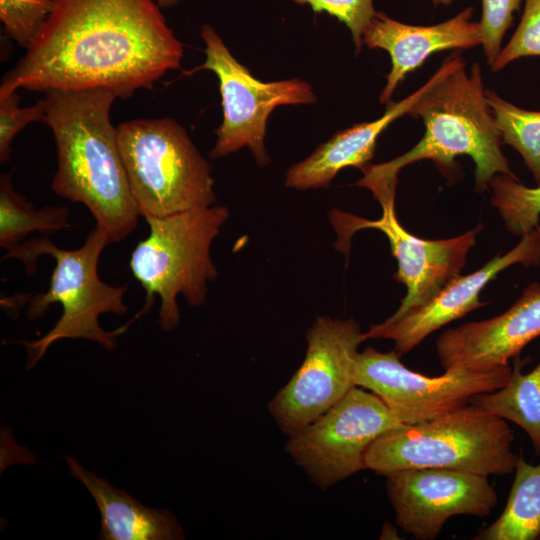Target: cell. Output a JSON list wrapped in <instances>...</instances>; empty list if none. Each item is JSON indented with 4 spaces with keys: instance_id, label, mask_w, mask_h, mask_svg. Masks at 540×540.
<instances>
[{
    "instance_id": "1",
    "label": "cell",
    "mask_w": 540,
    "mask_h": 540,
    "mask_svg": "<svg viewBox=\"0 0 540 540\" xmlns=\"http://www.w3.org/2000/svg\"><path fill=\"white\" fill-rule=\"evenodd\" d=\"M182 57L155 0H53L33 45L3 76L0 95L103 88L126 100L153 89Z\"/></svg>"
},
{
    "instance_id": "2",
    "label": "cell",
    "mask_w": 540,
    "mask_h": 540,
    "mask_svg": "<svg viewBox=\"0 0 540 540\" xmlns=\"http://www.w3.org/2000/svg\"><path fill=\"white\" fill-rule=\"evenodd\" d=\"M45 116L57 149L52 190L84 204L110 243L126 239L140 216L121 157L110 111L117 98L103 88L44 93Z\"/></svg>"
},
{
    "instance_id": "3",
    "label": "cell",
    "mask_w": 540,
    "mask_h": 540,
    "mask_svg": "<svg viewBox=\"0 0 540 540\" xmlns=\"http://www.w3.org/2000/svg\"><path fill=\"white\" fill-rule=\"evenodd\" d=\"M427 82L426 90L408 112L423 120V138L389 162L362 166L363 177L356 185L373 194L395 191L397 175L404 166L429 159L448 168L459 155L473 159L477 191H483L497 174L517 178L501 151L502 139L486 100L480 66L474 63L468 74L461 55L453 53Z\"/></svg>"
},
{
    "instance_id": "4",
    "label": "cell",
    "mask_w": 540,
    "mask_h": 540,
    "mask_svg": "<svg viewBox=\"0 0 540 540\" xmlns=\"http://www.w3.org/2000/svg\"><path fill=\"white\" fill-rule=\"evenodd\" d=\"M109 243L106 232L96 225L78 249H60L48 236H44L8 248L7 254L1 258V261L19 259L28 276L37 271L36 264L40 256L50 255L56 261L48 290L30 299L26 316L31 321L38 320L51 304L59 303L62 306L59 320L41 338L30 342H15L26 348L28 370L58 340L85 339L99 344L107 351L116 348L117 336L123 334L131 323L113 331H106L99 324L102 314L124 315L128 312L124 302L127 285L113 286L98 276V261Z\"/></svg>"
},
{
    "instance_id": "5",
    "label": "cell",
    "mask_w": 540,
    "mask_h": 540,
    "mask_svg": "<svg viewBox=\"0 0 540 540\" xmlns=\"http://www.w3.org/2000/svg\"><path fill=\"white\" fill-rule=\"evenodd\" d=\"M513 441L505 419L469 403L436 419L385 432L368 449L365 468L383 476L419 468L508 475L519 457Z\"/></svg>"
},
{
    "instance_id": "6",
    "label": "cell",
    "mask_w": 540,
    "mask_h": 540,
    "mask_svg": "<svg viewBox=\"0 0 540 540\" xmlns=\"http://www.w3.org/2000/svg\"><path fill=\"white\" fill-rule=\"evenodd\" d=\"M228 217V209L220 205L144 217L149 234L138 242L129 260L134 278L146 291L145 304L136 318L151 309L154 295H158V323L170 332L180 323L179 294L191 306L205 303L207 285L217 277L210 247Z\"/></svg>"
},
{
    "instance_id": "7",
    "label": "cell",
    "mask_w": 540,
    "mask_h": 540,
    "mask_svg": "<svg viewBox=\"0 0 540 540\" xmlns=\"http://www.w3.org/2000/svg\"><path fill=\"white\" fill-rule=\"evenodd\" d=\"M116 130L140 216H167L215 203L211 167L174 119H136Z\"/></svg>"
},
{
    "instance_id": "8",
    "label": "cell",
    "mask_w": 540,
    "mask_h": 540,
    "mask_svg": "<svg viewBox=\"0 0 540 540\" xmlns=\"http://www.w3.org/2000/svg\"><path fill=\"white\" fill-rule=\"evenodd\" d=\"M373 392L353 387L341 400L296 433L285 451L320 489L360 472L365 455L385 432L401 426Z\"/></svg>"
},
{
    "instance_id": "9",
    "label": "cell",
    "mask_w": 540,
    "mask_h": 540,
    "mask_svg": "<svg viewBox=\"0 0 540 540\" xmlns=\"http://www.w3.org/2000/svg\"><path fill=\"white\" fill-rule=\"evenodd\" d=\"M201 38L205 62L187 74L210 70L219 80L223 120L210 157L217 159L248 147L260 166L267 165L264 137L269 115L279 105L314 103L311 85L297 78L262 82L234 58L212 26H202Z\"/></svg>"
},
{
    "instance_id": "10",
    "label": "cell",
    "mask_w": 540,
    "mask_h": 540,
    "mask_svg": "<svg viewBox=\"0 0 540 540\" xmlns=\"http://www.w3.org/2000/svg\"><path fill=\"white\" fill-rule=\"evenodd\" d=\"M303 363L268 403L280 430L291 436L310 424L353 387L358 347L367 340L360 324L321 316L306 334Z\"/></svg>"
},
{
    "instance_id": "11",
    "label": "cell",
    "mask_w": 540,
    "mask_h": 540,
    "mask_svg": "<svg viewBox=\"0 0 540 540\" xmlns=\"http://www.w3.org/2000/svg\"><path fill=\"white\" fill-rule=\"evenodd\" d=\"M510 364L487 372L445 371L427 376L402 364L395 351L369 346L359 352L354 382L376 394L402 424H419L470 403L479 394L502 388L510 379Z\"/></svg>"
},
{
    "instance_id": "12",
    "label": "cell",
    "mask_w": 540,
    "mask_h": 540,
    "mask_svg": "<svg viewBox=\"0 0 540 540\" xmlns=\"http://www.w3.org/2000/svg\"><path fill=\"white\" fill-rule=\"evenodd\" d=\"M375 198L382 206V216L368 220L339 210L329 214L338 240L336 248L348 253L351 236L359 230L373 228L382 231L398 262L395 279L405 284L406 296L397 311L387 318L395 320L432 300L452 280L460 276L468 251L475 244L478 228L457 237L425 240L402 227L395 214V192Z\"/></svg>"
},
{
    "instance_id": "13",
    "label": "cell",
    "mask_w": 540,
    "mask_h": 540,
    "mask_svg": "<svg viewBox=\"0 0 540 540\" xmlns=\"http://www.w3.org/2000/svg\"><path fill=\"white\" fill-rule=\"evenodd\" d=\"M488 476L443 469L419 468L386 476V491L396 524L417 540H433L449 518L485 517L498 495Z\"/></svg>"
},
{
    "instance_id": "14",
    "label": "cell",
    "mask_w": 540,
    "mask_h": 540,
    "mask_svg": "<svg viewBox=\"0 0 540 540\" xmlns=\"http://www.w3.org/2000/svg\"><path fill=\"white\" fill-rule=\"evenodd\" d=\"M514 264L540 265V226L521 236L520 242L504 255H496L472 274L457 277L432 300L395 320L371 325L366 338L390 339L401 356L442 326L484 305L479 294L499 272Z\"/></svg>"
},
{
    "instance_id": "15",
    "label": "cell",
    "mask_w": 540,
    "mask_h": 540,
    "mask_svg": "<svg viewBox=\"0 0 540 540\" xmlns=\"http://www.w3.org/2000/svg\"><path fill=\"white\" fill-rule=\"evenodd\" d=\"M540 337V283L528 285L505 312L446 330L436 342L445 371L487 372L509 364Z\"/></svg>"
},
{
    "instance_id": "16",
    "label": "cell",
    "mask_w": 540,
    "mask_h": 540,
    "mask_svg": "<svg viewBox=\"0 0 540 540\" xmlns=\"http://www.w3.org/2000/svg\"><path fill=\"white\" fill-rule=\"evenodd\" d=\"M473 13L474 9L467 7L442 23L414 26L376 12L363 34L362 42L370 49L386 50L391 57V71L386 76L380 103L390 102L398 84L431 54L448 49H469L482 44L479 23L472 21Z\"/></svg>"
},
{
    "instance_id": "17",
    "label": "cell",
    "mask_w": 540,
    "mask_h": 540,
    "mask_svg": "<svg viewBox=\"0 0 540 540\" xmlns=\"http://www.w3.org/2000/svg\"><path fill=\"white\" fill-rule=\"evenodd\" d=\"M427 85L428 82L400 102H388L384 115L379 119L338 131L309 157L287 171L285 185L297 190L326 188L341 169L349 166L361 168L367 164L374 156L378 136L394 120L408 114Z\"/></svg>"
},
{
    "instance_id": "18",
    "label": "cell",
    "mask_w": 540,
    "mask_h": 540,
    "mask_svg": "<svg viewBox=\"0 0 540 540\" xmlns=\"http://www.w3.org/2000/svg\"><path fill=\"white\" fill-rule=\"evenodd\" d=\"M64 460L70 474L84 485L98 507L101 518L99 540L185 539L179 521L170 511L144 505L69 455H65Z\"/></svg>"
},
{
    "instance_id": "19",
    "label": "cell",
    "mask_w": 540,
    "mask_h": 540,
    "mask_svg": "<svg viewBox=\"0 0 540 540\" xmlns=\"http://www.w3.org/2000/svg\"><path fill=\"white\" fill-rule=\"evenodd\" d=\"M510 494L501 515L474 540H535L540 537V463L519 455Z\"/></svg>"
},
{
    "instance_id": "20",
    "label": "cell",
    "mask_w": 540,
    "mask_h": 540,
    "mask_svg": "<svg viewBox=\"0 0 540 540\" xmlns=\"http://www.w3.org/2000/svg\"><path fill=\"white\" fill-rule=\"evenodd\" d=\"M524 362L516 360L502 388L476 395L470 403L521 427L540 456V361L526 374L522 373Z\"/></svg>"
},
{
    "instance_id": "21",
    "label": "cell",
    "mask_w": 540,
    "mask_h": 540,
    "mask_svg": "<svg viewBox=\"0 0 540 540\" xmlns=\"http://www.w3.org/2000/svg\"><path fill=\"white\" fill-rule=\"evenodd\" d=\"M13 172L0 176V246L10 248L22 243L33 232L49 236L69 228L66 207L45 206L36 209L22 194L15 191Z\"/></svg>"
},
{
    "instance_id": "22",
    "label": "cell",
    "mask_w": 540,
    "mask_h": 540,
    "mask_svg": "<svg viewBox=\"0 0 540 540\" xmlns=\"http://www.w3.org/2000/svg\"><path fill=\"white\" fill-rule=\"evenodd\" d=\"M485 94L502 141L522 156L540 186V112L517 107L490 90Z\"/></svg>"
},
{
    "instance_id": "23",
    "label": "cell",
    "mask_w": 540,
    "mask_h": 540,
    "mask_svg": "<svg viewBox=\"0 0 540 540\" xmlns=\"http://www.w3.org/2000/svg\"><path fill=\"white\" fill-rule=\"evenodd\" d=\"M489 185L491 202L510 233L521 237L539 226L540 186L526 187L505 174L495 175Z\"/></svg>"
},
{
    "instance_id": "24",
    "label": "cell",
    "mask_w": 540,
    "mask_h": 540,
    "mask_svg": "<svg viewBox=\"0 0 540 540\" xmlns=\"http://www.w3.org/2000/svg\"><path fill=\"white\" fill-rule=\"evenodd\" d=\"M53 8V0H0L5 35L28 50Z\"/></svg>"
},
{
    "instance_id": "25",
    "label": "cell",
    "mask_w": 540,
    "mask_h": 540,
    "mask_svg": "<svg viewBox=\"0 0 540 540\" xmlns=\"http://www.w3.org/2000/svg\"><path fill=\"white\" fill-rule=\"evenodd\" d=\"M526 56H540V0H525L520 23L491 68L493 71L501 70Z\"/></svg>"
},
{
    "instance_id": "26",
    "label": "cell",
    "mask_w": 540,
    "mask_h": 540,
    "mask_svg": "<svg viewBox=\"0 0 540 540\" xmlns=\"http://www.w3.org/2000/svg\"><path fill=\"white\" fill-rule=\"evenodd\" d=\"M308 5L315 13H327L344 23L350 30L356 54L360 53L363 34L374 18L373 0H290Z\"/></svg>"
},
{
    "instance_id": "27",
    "label": "cell",
    "mask_w": 540,
    "mask_h": 540,
    "mask_svg": "<svg viewBox=\"0 0 540 540\" xmlns=\"http://www.w3.org/2000/svg\"><path fill=\"white\" fill-rule=\"evenodd\" d=\"M20 97L17 91L0 95V161L5 163L11 158L14 137L28 124L43 122L45 105L43 99L30 107H19Z\"/></svg>"
},
{
    "instance_id": "28",
    "label": "cell",
    "mask_w": 540,
    "mask_h": 540,
    "mask_svg": "<svg viewBox=\"0 0 540 540\" xmlns=\"http://www.w3.org/2000/svg\"><path fill=\"white\" fill-rule=\"evenodd\" d=\"M521 3L522 0H482V17L478 23L481 45L489 65L499 55L503 36L512 25L514 13Z\"/></svg>"
},
{
    "instance_id": "29",
    "label": "cell",
    "mask_w": 540,
    "mask_h": 540,
    "mask_svg": "<svg viewBox=\"0 0 540 540\" xmlns=\"http://www.w3.org/2000/svg\"><path fill=\"white\" fill-rule=\"evenodd\" d=\"M380 539H400L397 528L390 523H384L380 534Z\"/></svg>"
},
{
    "instance_id": "30",
    "label": "cell",
    "mask_w": 540,
    "mask_h": 540,
    "mask_svg": "<svg viewBox=\"0 0 540 540\" xmlns=\"http://www.w3.org/2000/svg\"><path fill=\"white\" fill-rule=\"evenodd\" d=\"M180 0H155L160 8H170L179 3Z\"/></svg>"
},
{
    "instance_id": "31",
    "label": "cell",
    "mask_w": 540,
    "mask_h": 540,
    "mask_svg": "<svg viewBox=\"0 0 540 540\" xmlns=\"http://www.w3.org/2000/svg\"><path fill=\"white\" fill-rule=\"evenodd\" d=\"M454 0H433V4L435 6L438 5H450Z\"/></svg>"
},
{
    "instance_id": "32",
    "label": "cell",
    "mask_w": 540,
    "mask_h": 540,
    "mask_svg": "<svg viewBox=\"0 0 540 540\" xmlns=\"http://www.w3.org/2000/svg\"><path fill=\"white\" fill-rule=\"evenodd\" d=\"M539 539H540V537H539Z\"/></svg>"
}]
</instances>
